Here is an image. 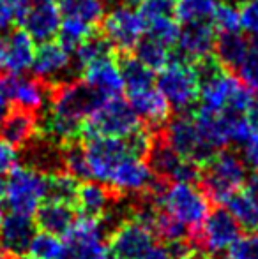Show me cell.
Segmentation results:
<instances>
[{
	"mask_svg": "<svg viewBox=\"0 0 258 259\" xmlns=\"http://www.w3.org/2000/svg\"><path fill=\"white\" fill-rule=\"evenodd\" d=\"M198 184L212 205H225L234 192L248 184V166L237 152L223 148L202 167Z\"/></svg>",
	"mask_w": 258,
	"mask_h": 259,
	"instance_id": "1",
	"label": "cell"
},
{
	"mask_svg": "<svg viewBox=\"0 0 258 259\" xmlns=\"http://www.w3.org/2000/svg\"><path fill=\"white\" fill-rule=\"evenodd\" d=\"M151 192L158 199V205L166 210L170 215L179 219L191 231L202 228L207 215L210 213V205L203 191L195 184H159L151 189Z\"/></svg>",
	"mask_w": 258,
	"mask_h": 259,
	"instance_id": "2",
	"label": "cell"
},
{
	"mask_svg": "<svg viewBox=\"0 0 258 259\" xmlns=\"http://www.w3.org/2000/svg\"><path fill=\"white\" fill-rule=\"evenodd\" d=\"M156 87L166 97V101L177 113H188L200 99L198 72L193 62L182 57H172V60L158 71Z\"/></svg>",
	"mask_w": 258,
	"mask_h": 259,
	"instance_id": "3",
	"label": "cell"
},
{
	"mask_svg": "<svg viewBox=\"0 0 258 259\" xmlns=\"http://www.w3.org/2000/svg\"><path fill=\"white\" fill-rule=\"evenodd\" d=\"M140 125L129 101L110 97L83 122V138H126Z\"/></svg>",
	"mask_w": 258,
	"mask_h": 259,
	"instance_id": "4",
	"label": "cell"
},
{
	"mask_svg": "<svg viewBox=\"0 0 258 259\" xmlns=\"http://www.w3.org/2000/svg\"><path fill=\"white\" fill-rule=\"evenodd\" d=\"M104 101L106 97L101 96L96 89L76 78L50 89L48 111L76 122H85Z\"/></svg>",
	"mask_w": 258,
	"mask_h": 259,
	"instance_id": "5",
	"label": "cell"
},
{
	"mask_svg": "<svg viewBox=\"0 0 258 259\" xmlns=\"http://www.w3.org/2000/svg\"><path fill=\"white\" fill-rule=\"evenodd\" d=\"M159 133H161L163 140L180 157L202 167L216 155V152H219L203 140L195 122V116L188 115V113H180V115L170 118L166 125L159 129Z\"/></svg>",
	"mask_w": 258,
	"mask_h": 259,
	"instance_id": "6",
	"label": "cell"
},
{
	"mask_svg": "<svg viewBox=\"0 0 258 259\" xmlns=\"http://www.w3.org/2000/svg\"><path fill=\"white\" fill-rule=\"evenodd\" d=\"M6 199L11 211L32 215L46 199V175L30 166H14L6 180Z\"/></svg>",
	"mask_w": 258,
	"mask_h": 259,
	"instance_id": "7",
	"label": "cell"
},
{
	"mask_svg": "<svg viewBox=\"0 0 258 259\" xmlns=\"http://www.w3.org/2000/svg\"><path fill=\"white\" fill-rule=\"evenodd\" d=\"M101 34L112 42L119 57L131 55L145 35V20L133 6H115L101 21Z\"/></svg>",
	"mask_w": 258,
	"mask_h": 259,
	"instance_id": "8",
	"label": "cell"
},
{
	"mask_svg": "<svg viewBox=\"0 0 258 259\" xmlns=\"http://www.w3.org/2000/svg\"><path fill=\"white\" fill-rule=\"evenodd\" d=\"M242 228L235 217L221 205H217L207 215L202 228L191 231L190 242L195 249H202L210 256L227 252L228 247L241 236Z\"/></svg>",
	"mask_w": 258,
	"mask_h": 259,
	"instance_id": "9",
	"label": "cell"
},
{
	"mask_svg": "<svg viewBox=\"0 0 258 259\" xmlns=\"http://www.w3.org/2000/svg\"><path fill=\"white\" fill-rule=\"evenodd\" d=\"M65 259H108V235L99 219L80 217L64 235Z\"/></svg>",
	"mask_w": 258,
	"mask_h": 259,
	"instance_id": "10",
	"label": "cell"
},
{
	"mask_svg": "<svg viewBox=\"0 0 258 259\" xmlns=\"http://www.w3.org/2000/svg\"><path fill=\"white\" fill-rule=\"evenodd\" d=\"M30 69L32 76L43 79L50 87L76 79V74H80L75 65L72 52L64 48L59 41H48L39 45V48H35Z\"/></svg>",
	"mask_w": 258,
	"mask_h": 259,
	"instance_id": "11",
	"label": "cell"
},
{
	"mask_svg": "<svg viewBox=\"0 0 258 259\" xmlns=\"http://www.w3.org/2000/svg\"><path fill=\"white\" fill-rule=\"evenodd\" d=\"M85 157L92 180L106 184L119 162L129 157L124 138H87Z\"/></svg>",
	"mask_w": 258,
	"mask_h": 259,
	"instance_id": "12",
	"label": "cell"
},
{
	"mask_svg": "<svg viewBox=\"0 0 258 259\" xmlns=\"http://www.w3.org/2000/svg\"><path fill=\"white\" fill-rule=\"evenodd\" d=\"M154 233L129 217L122 221L108 236V250L117 259H140L147 249L154 245Z\"/></svg>",
	"mask_w": 258,
	"mask_h": 259,
	"instance_id": "13",
	"label": "cell"
},
{
	"mask_svg": "<svg viewBox=\"0 0 258 259\" xmlns=\"http://www.w3.org/2000/svg\"><path fill=\"white\" fill-rule=\"evenodd\" d=\"M34 55V41L23 28L0 32V76L23 74L32 67Z\"/></svg>",
	"mask_w": 258,
	"mask_h": 259,
	"instance_id": "14",
	"label": "cell"
},
{
	"mask_svg": "<svg viewBox=\"0 0 258 259\" xmlns=\"http://www.w3.org/2000/svg\"><path fill=\"white\" fill-rule=\"evenodd\" d=\"M154 182L156 177L149 164L143 162V159L129 155L117 164V167L112 171L110 178L104 185H108L117 196L126 198V194L136 196L151 191Z\"/></svg>",
	"mask_w": 258,
	"mask_h": 259,
	"instance_id": "15",
	"label": "cell"
},
{
	"mask_svg": "<svg viewBox=\"0 0 258 259\" xmlns=\"http://www.w3.org/2000/svg\"><path fill=\"white\" fill-rule=\"evenodd\" d=\"M2 81L11 106L38 113L45 108L46 101L50 99L52 87L46 85L43 79L35 78V76H2Z\"/></svg>",
	"mask_w": 258,
	"mask_h": 259,
	"instance_id": "16",
	"label": "cell"
},
{
	"mask_svg": "<svg viewBox=\"0 0 258 259\" xmlns=\"http://www.w3.org/2000/svg\"><path fill=\"white\" fill-rule=\"evenodd\" d=\"M41 136V120L38 113L23 108H13L0 123V140L14 148H27Z\"/></svg>",
	"mask_w": 258,
	"mask_h": 259,
	"instance_id": "17",
	"label": "cell"
},
{
	"mask_svg": "<svg viewBox=\"0 0 258 259\" xmlns=\"http://www.w3.org/2000/svg\"><path fill=\"white\" fill-rule=\"evenodd\" d=\"M35 229L38 226L30 215L16 213V211L4 215V221L0 224V250L11 257L25 256L35 235Z\"/></svg>",
	"mask_w": 258,
	"mask_h": 259,
	"instance_id": "18",
	"label": "cell"
},
{
	"mask_svg": "<svg viewBox=\"0 0 258 259\" xmlns=\"http://www.w3.org/2000/svg\"><path fill=\"white\" fill-rule=\"evenodd\" d=\"M117 57L119 55L99 58V60L89 64L82 71L83 81L89 83L92 89H96L106 99L119 97L126 90L121 64L117 62Z\"/></svg>",
	"mask_w": 258,
	"mask_h": 259,
	"instance_id": "19",
	"label": "cell"
},
{
	"mask_svg": "<svg viewBox=\"0 0 258 259\" xmlns=\"http://www.w3.org/2000/svg\"><path fill=\"white\" fill-rule=\"evenodd\" d=\"M128 101L138 118L151 129L158 131L165 127L172 115V106L156 85L128 94Z\"/></svg>",
	"mask_w": 258,
	"mask_h": 259,
	"instance_id": "20",
	"label": "cell"
},
{
	"mask_svg": "<svg viewBox=\"0 0 258 259\" xmlns=\"http://www.w3.org/2000/svg\"><path fill=\"white\" fill-rule=\"evenodd\" d=\"M62 14L59 11V6L53 2L32 4L30 9L21 20L20 27L32 37L34 42H48L59 34Z\"/></svg>",
	"mask_w": 258,
	"mask_h": 259,
	"instance_id": "21",
	"label": "cell"
},
{
	"mask_svg": "<svg viewBox=\"0 0 258 259\" xmlns=\"http://www.w3.org/2000/svg\"><path fill=\"white\" fill-rule=\"evenodd\" d=\"M216 28L212 23H190L180 25L177 50L180 57L190 62H198L214 53L216 46Z\"/></svg>",
	"mask_w": 258,
	"mask_h": 259,
	"instance_id": "22",
	"label": "cell"
},
{
	"mask_svg": "<svg viewBox=\"0 0 258 259\" xmlns=\"http://www.w3.org/2000/svg\"><path fill=\"white\" fill-rule=\"evenodd\" d=\"M119 199L121 196H117L108 185L101 182H82L75 201V210L76 213H80V217L101 219Z\"/></svg>",
	"mask_w": 258,
	"mask_h": 259,
	"instance_id": "23",
	"label": "cell"
},
{
	"mask_svg": "<svg viewBox=\"0 0 258 259\" xmlns=\"http://www.w3.org/2000/svg\"><path fill=\"white\" fill-rule=\"evenodd\" d=\"M76 221V210L67 203L45 199L34 213V222L39 231L64 236Z\"/></svg>",
	"mask_w": 258,
	"mask_h": 259,
	"instance_id": "24",
	"label": "cell"
},
{
	"mask_svg": "<svg viewBox=\"0 0 258 259\" xmlns=\"http://www.w3.org/2000/svg\"><path fill=\"white\" fill-rule=\"evenodd\" d=\"M251 46L253 45L248 41V37L241 32L219 34L216 39V46H214V57L227 71L235 72L246 58V55L249 53Z\"/></svg>",
	"mask_w": 258,
	"mask_h": 259,
	"instance_id": "25",
	"label": "cell"
},
{
	"mask_svg": "<svg viewBox=\"0 0 258 259\" xmlns=\"http://www.w3.org/2000/svg\"><path fill=\"white\" fill-rule=\"evenodd\" d=\"M225 208L235 217L246 231H258V201L248 189L234 192L225 203Z\"/></svg>",
	"mask_w": 258,
	"mask_h": 259,
	"instance_id": "26",
	"label": "cell"
},
{
	"mask_svg": "<svg viewBox=\"0 0 258 259\" xmlns=\"http://www.w3.org/2000/svg\"><path fill=\"white\" fill-rule=\"evenodd\" d=\"M62 18H76L85 23L99 25L106 14V0H59Z\"/></svg>",
	"mask_w": 258,
	"mask_h": 259,
	"instance_id": "27",
	"label": "cell"
},
{
	"mask_svg": "<svg viewBox=\"0 0 258 259\" xmlns=\"http://www.w3.org/2000/svg\"><path fill=\"white\" fill-rule=\"evenodd\" d=\"M119 64H121L122 78H124L126 92H138V90L149 89V87L156 85V76L154 71L149 69L145 64H141L133 53L131 55H122L119 57Z\"/></svg>",
	"mask_w": 258,
	"mask_h": 259,
	"instance_id": "28",
	"label": "cell"
},
{
	"mask_svg": "<svg viewBox=\"0 0 258 259\" xmlns=\"http://www.w3.org/2000/svg\"><path fill=\"white\" fill-rule=\"evenodd\" d=\"M219 0H175L173 18L179 25L212 23L214 11Z\"/></svg>",
	"mask_w": 258,
	"mask_h": 259,
	"instance_id": "29",
	"label": "cell"
},
{
	"mask_svg": "<svg viewBox=\"0 0 258 259\" xmlns=\"http://www.w3.org/2000/svg\"><path fill=\"white\" fill-rule=\"evenodd\" d=\"M78 189H80V180L72 177L71 173H67L65 169L46 175V199L67 203V205L75 206Z\"/></svg>",
	"mask_w": 258,
	"mask_h": 259,
	"instance_id": "30",
	"label": "cell"
},
{
	"mask_svg": "<svg viewBox=\"0 0 258 259\" xmlns=\"http://www.w3.org/2000/svg\"><path fill=\"white\" fill-rule=\"evenodd\" d=\"M72 53H75V57H72L75 58V65L80 72H82L89 64L99 60V58L117 55L115 48L112 46V42L108 41L103 34H97V32H94V34L90 35L85 42H82Z\"/></svg>",
	"mask_w": 258,
	"mask_h": 259,
	"instance_id": "31",
	"label": "cell"
},
{
	"mask_svg": "<svg viewBox=\"0 0 258 259\" xmlns=\"http://www.w3.org/2000/svg\"><path fill=\"white\" fill-rule=\"evenodd\" d=\"M133 53L141 64H145L152 71H161L172 60V48L149 37V35H143V39L138 42Z\"/></svg>",
	"mask_w": 258,
	"mask_h": 259,
	"instance_id": "32",
	"label": "cell"
},
{
	"mask_svg": "<svg viewBox=\"0 0 258 259\" xmlns=\"http://www.w3.org/2000/svg\"><path fill=\"white\" fill-rule=\"evenodd\" d=\"M152 233H154L156 238L163 240L165 243L182 242V240H190L191 236V229L184 222H180L179 219L170 215L166 210H163V208L159 210L158 217H156Z\"/></svg>",
	"mask_w": 258,
	"mask_h": 259,
	"instance_id": "33",
	"label": "cell"
},
{
	"mask_svg": "<svg viewBox=\"0 0 258 259\" xmlns=\"http://www.w3.org/2000/svg\"><path fill=\"white\" fill-rule=\"evenodd\" d=\"M94 34V27L76 18H62L59 28V42L67 48L69 52H75L82 42H85Z\"/></svg>",
	"mask_w": 258,
	"mask_h": 259,
	"instance_id": "34",
	"label": "cell"
},
{
	"mask_svg": "<svg viewBox=\"0 0 258 259\" xmlns=\"http://www.w3.org/2000/svg\"><path fill=\"white\" fill-rule=\"evenodd\" d=\"M27 254L34 259H60L65 254V245L57 235L39 231L32 238Z\"/></svg>",
	"mask_w": 258,
	"mask_h": 259,
	"instance_id": "35",
	"label": "cell"
},
{
	"mask_svg": "<svg viewBox=\"0 0 258 259\" xmlns=\"http://www.w3.org/2000/svg\"><path fill=\"white\" fill-rule=\"evenodd\" d=\"M62 157H64V167L67 173H71L80 182H89L92 180L90 177L89 164H87L85 157V147L80 141H72L62 147Z\"/></svg>",
	"mask_w": 258,
	"mask_h": 259,
	"instance_id": "36",
	"label": "cell"
},
{
	"mask_svg": "<svg viewBox=\"0 0 258 259\" xmlns=\"http://www.w3.org/2000/svg\"><path fill=\"white\" fill-rule=\"evenodd\" d=\"M179 34H180V25L173 16H163L145 23V35L170 46V48H173L177 45Z\"/></svg>",
	"mask_w": 258,
	"mask_h": 259,
	"instance_id": "37",
	"label": "cell"
},
{
	"mask_svg": "<svg viewBox=\"0 0 258 259\" xmlns=\"http://www.w3.org/2000/svg\"><path fill=\"white\" fill-rule=\"evenodd\" d=\"M212 25L217 34H230L241 32V14L237 4L230 0H219L212 16Z\"/></svg>",
	"mask_w": 258,
	"mask_h": 259,
	"instance_id": "38",
	"label": "cell"
},
{
	"mask_svg": "<svg viewBox=\"0 0 258 259\" xmlns=\"http://www.w3.org/2000/svg\"><path fill=\"white\" fill-rule=\"evenodd\" d=\"M30 6V0H0V32H7L13 25H20Z\"/></svg>",
	"mask_w": 258,
	"mask_h": 259,
	"instance_id": "39",
	"label": "cell"
},
{
	"mask_svg": "<svg viewBox=\"0 0 258 259\" xmlns=\"http://www.w3.org/2000/svg\"><path fill=\"white\" fill-rule=\"evenodd\" d=\"M228 259H258V233L249 231L239 236L227 250Z\"/></svg>",
	"mask_w": 258,
	"mask_h": 259,
	"instance_id": "40",
	"label": "cell"
},
{
	"mask_svg": "<svg viewBox=\"0 0 258 259\" xmlns=\"http://www.w3.org/2000/svg\"><path fill=\"white\" fill-rule=\"evenodd\" d=\"M237 76L253 94H258V46H251L249 53L239 65Z\"/></svg>",
	"mask_w": 258,
	"mask_h": 259,
	"instance_id": "41",
	"label": "cell"
},
{
	"mask_svg": "<svg viewBox=\"0 0 258 259\" xmlns=\"http://www.w3.org/2000/svg\"><path fill=\"white\" fill-rule=\"evenodd\" d=\"M173 7H175V0H141L138 4V11L145 23L163 16H173Z\"/></svg>",
	"mask_w": 258,
	"mask_h": 259,
	"instance_id": "42",
	"label": "cell"
},
{
	"mask_svg": "<svg viewBox=\"0 0 258 259\" xmlns=\"http://www.w3.org/2000/svg\"><path fill=\"white\" fill-rule=\"evenodd\" d=\"M239 14L242 30L258 39V0H242L239 4Z\"/></svg>",
	"mask_w": 258,
	"mask_h": 259,
	"instance_id": "43",
	"label": "cell"
},
{
	"mask_svg": "<svg viewBox=\"0 0 258 259\" xmlns=\"http://www.w3.org/2000/svg\"><path fill=\"white\" fill-rule=\"evenodd\" d=\"M18 154L16 148L11 147L9 143H6L4 140H0V175L9 173L14 166H16Z\"/></svg>",
	"mask_w": 258,
	"mask_h": 259,
	"instance_id": "44",
	"label": "cell"
},
{
	"mask_svg": "<svg viewBox=\"0 0 258 259\" xmlns=\"http://www.w3.org/2000/svg\"><path fill=\"white\" fill-rule=\"evenodd\" d=\"M242 159H244L246 166L255 169L258 173V136L253 138L249 143L244 145V154H242Z\"/></svg>",
	"mask_w": 258,
	"mask_h": 259,
	"instance_id": "45",
	"label": "cell"
},
{
	"mask_svg": "<svg viewBox=\"0 0 258 259\" xmlns=\"http://www.w3.org/2000/svg\"><path fill=\"white\" fill-rule=\"evenodd\" d=\"M140 259H173V257L165 243V245H152L151 249L145 250L143 256Z\"/></svg>",
	"mask_w": 258,
	"mask_h": 259,
	"instance_id": "46",
	"label": "cell"
},
{
	"mask_svg": "<svg viewBox=\"0 0 258 259\" xmlns=\"http://www.w3.org/2000/svg\"><path fill=\"white\" fill-rule=\"evenodd\" d=\"M244 115H246V120L249 122V125H251L253 133L258 136V96L251 101V104L246 109Z\"/></svg>",
	"mask_w": 258,
	"mask_h": 259,
	"instance_id": "47",
	"label": "cell"
},
{
	"mask_svg": "<svg viewBox=\"0 0 258 259\" xmlns=\"http://www.w3.org/2000/svg\"><path fill=\"white\" fill-rule=\"evenodd\" d=\"M9 109H11V103H9V97H7V94H6V89H4L2 76H0V123H2L4 118H6Z\"/></svg>",
	"mask_w": 258,
	"mask_h": 259,
	"instance_id": "48",
	"label": "cell"
},
{
	"mask_svg": "<svg viewBox=\"0 0 258 259\" xmlns=\"http://www.w3.org/2000/svg\"><path fill=\"white\" fill-rule=\"evenodd\" d=\"M246 189L251 192L253 198H255L256 201H258V173H255L251 178H249V180H248V187H246Z\"/></svg>",
	"mask_w": 258,
	"mask_h": 259,
	"instance_id": "49",
	"label": "cell"
},
{
	"mask_svg": "<svg viewBox=\"0 0 258 259\" xmlns=\"http://www.w3.org/2000/svg\"><path fill=\"white\" fill-rule=\"evenodd\" d=\"M184 259H212V256H210L209 252H205V250H202V249H193Z\"/></svg>",
	"mask_w": 258,
	"mask_h": 259,
	"instance_id": "50",
	"label": "cell"
},
{
	"mask_svg": "<svg viewBox=\"0 0 258 259\" xmlns=\"http://www.w3.org/2000/svg\"><path fill=\"white\" fill-rule=\"evenodd\" d=\"M117 2H121V4H126V6H136V4H140L141 0H117Z\"/></svg>",
	"mask_w": 258,
	"mask_h": 259,
	"instance_id": "51",
	"label": "cell"
},
{
	"mask_svg": "<svg viewBox=\"0 0 258 259\" xmlns=\"http://www.w3.org/2000/svg\"><path fill=\"white\" fill-rule=\"evenodd\" d=\"M6 194V182H4V178H2V175H0V198Z\"/></svg>",
	"mask_w": 258,
	"mask_h": 259,
	"instance_id": "52",
	"label": "cell"
},
{
	"mask_svg": "<svg viewBox=\"0 0 258 259\" xmlns=\"http://www.w3.org/2000/svg\"><path fill=\"white\" fill-rule=\"evenodd\" d=\"M0 259H14V257L7 256V254H6V252H2V250H0Z\"/></svg>",
	"mask_w": 258,
	"mask_h": 259,
	"instance_id": "53",
	"label": "cell"
},
{
	"mask_svg": "<svg viewBox=\"0 0 258 259\" xmlns=\"http://www.w3.org/2000/svg\"><path fill=\"white\" fill-rule=\"evenodd\" d=\"M32 4H43V2H53V0H30Z\"/></svg>",
	"mask_w": 258,
	"mask_h": 259,
	"instance_id": "54",
	"label": "cell"
},
{
	"mask_svg": "<svg viewBox=\"0 0 258 259\" xmlns=\"http://www.w3.org/2000/svg\"><path fill=\"white\" fill-rule=\"evenodd\" d=\"M2 221H4V206L0 205V224H2Z\"/></svg>",
	"mask_w": 258,
	"mask_h": 259,
	"instance_id": "55",
	"label": "cell"
},
{
	"mask_svg": "<svg viewBox=\"0 0 258 259\" xmlns=\"http://www.w3.org/2000/svg\"><path fill=\"white\" fill-rule=\"evenodd\" d=\"M230 2H234V4H241L242 0H230Z\"/></svg>",
	"mask_w": 258,
	"mask_h": 259,
	"instance_id": "56",
	"label": "cell"
},
{
	"mask_svg": "<svg viewBox=\"0 0 258 259\" xmlns=\"http://www.w3.org/2000/svg\"><path fill=\"white\" fill-rule=\"evenodd\" d=\"M108 259H117V257H114V256H112V254H110V256H108Z\"/></svg>",
	"mask_w": 258,
	"mask_h": 259,
	"instance_id": "57",
	"label": "cell"
}]
</instances>
